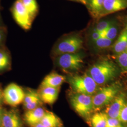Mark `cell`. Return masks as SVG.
I'll return each mask as SVG.
<instances>
[{
	"label": "cell",
	"instance_id": "obj_6",
	"mask_svg": "<svg viewBox=\"0 0 127 127\" xmlns=\"http://www.w3.org/2000/svg\"><path fill=\"white\" fill-rule=\"evenodd\" d=\"M83 43L82 39L78 35L65 37L55 44L52 54L55 57L60 55L77 53L82 49Z\"/></svg>",
	"mask_w": 127,
	"mask_h": 127
},
{
	"label": "cell",
	"instance_id": "obj_24",
	"mask_svg": "<svg viewBox=\"0 0 127 127\" xmlns=\"http://www.w3.org/2000/svg\"><path fill=\"white\" fill-rule=\"evenodd\" d=\"M113 41L106 38L101 37L94 43L97 48L100 49H104L110 47L112 44Z\"/></svg>",
	"mask_w": 127,
	"mask_h": 127
},
{
	"label": "cell",
	"instance_id": "obj_16",
	"mask_svg": "<svg viewBox=\"0 0 127 127\" xmlns=\"http://www.w3.org/2000/svg\"><path fill=\"white\" fill-rule=\"evenodd\" d=\"M11 68V58L9 50L5 46L0 47V74L6 73Z\"/></svg>",
	"mask_w": 127,
	"mask_h": 127
},
{
	"label": "cell",
	"instance_id": "obj_25",
	"mask_svg": "<svg viewBox=\"0 0 127 127\" xmlns=\"http://www.w3.org/2000/svg\"><path fill=\"white\" fill-rule=\"evenodd\" d=\"M112 25V23L109 21H103L97 24L95 28V30L100 33L104 32L106 29Z\"/></svg>",
	"mask_w": 127,
	"mask_h": 127
},
{
	"label": "cell",
	"instance_id": "obj_11",
	"mask_svg": "<svg viewBox=\"0 0 127 127\" xmlns=\"http://www.w3.org/2000/svg\"><path fill=\"white\" fill-rule=\"evenodd\" d=\"M127 8L126 0H105L99 17Z\"/></svg>",
	"mask_w": 127,
	"mask_h": 127
},
{
	"label": "cell",
	"instance_id": "obj_36",
	"mask_svg": "<svg viewBox=\"0 0 127 127\" xmlns=\"http://www.w3.org/2000/svg\"><path fill=\"white\" fill-rule=\"evenodd\" d=\"M121 127H127V125H122Z\"/></svg>",
	"mask_w": 127,
	"mask_h": 127
},
{
	"label": "cell",
	"instance_id": "obj_32",
	"mask_svg": "<svg viewBox=\"0 0 127 127\" xmlns=\"http://www.w3.org/2000/svg\"><path fill=\"white\" fill-rule=\"evenodd\" d=\"M47 127V126H46L45 125H43L42 124H41V123H38V124H37L36 125H35V126H33V127Z\"/></svg>",
	"mask_w": 127,
	"mask_h": 127
},
{
	"label": "cell",
	"instance_id": "obj_28",
	"mask_svg": "<svg viewBox=\"0 0 127 127\" xmlns=\"http://www.w3.org/2000/svg\"><path fill=\"white\" fill-rule=\"evenodd\" d=\"M7 35V28L5 26L0 27V47L4 46Z\"/></svg>",
	"mask_w": 127,
	"mask_h": 127
},
{
	"label": "cell",
	"instance_id": "obj_27",
	"mask_svg": "<svg viewBox=\"0 0 127 127\" xmlns=\"http://www.w3.org/2000/svg\"><path fill=\"white\" fill-rule=\"evenodd\" d=\"M118 119L122 124H127V102L121 111Z\"/></svg>",
	"mask_w": 127,
	"mask_h": 127
},
{
	"label": "cell",
	"instance_id": "obj_3",
	"mask_svg": "<svg viewBox=\"0 0 127 127\" xmlns=\"http://www.w3.org/2000/svg\"><path fill=\"white\" fill-rule=\"evenodd\" d=\"M122 88L121 84L119 82L99 87L97 92L92 95L94 111L107 106L121 92Z\"/></svg>",
	"mask_w": 127,
	"mask_h": 127
},
{
	"label": "cell",
	"instance_id": "obj_22",
	"mask_svg": "<svg viewBox=\"0 0 127 127\" xmlns=\"http://www.w3.org/2000/svg\"><path fill=\"white\" fill-rule=\"evenodd\" d=\"M116 61L123 72H127V50L117 55Z\"/></svg>",
	"mask_w": 127,
	"mask_h": 127
},
{
	"label": "cell",
	"instance_id": "obj_23",
	"mask_svg": "<svg viewBox=\"0 0 127 127\" xmlns=\"http://www.w3.org/2000/svg\"><path fill=\"white\" fill-rule=\"evenodd\" d=\"M117 32L118 30L117 28L112 25L104 32H101V37L113 41L117 36Z\"/></svg>",
	"mask_w": 127,
	"mask_h": 127
},
{
	"label": "cell",
	"instance_id": "obj_29",
	"mask_svg": "<svg viewBox=\"0 0 127 127\" xmlns=\"http://www.w3.org/2000/svg\"><path fill=\"white\" fill-rule=\"evenodd\" d=\"M101 37V33L99 32H97L95 29H94L93 32H92L91 36V39L92 41L95 42V41H97L98 39H99Z\"/></svg>",
	"mask_w": 127,
	"mask_h": 127
},
{
	"label": "cell",
	"instance_id": "obj_34",
	"mask_svg": "<svg viewBox=\"0 0 127 127\" xmlns=\"http://www.w3.org/2000/svg\"><path fill=\"white\" fill-rule=\"evenodd\" d=\"M3 108L2 106H0V114L2 113V112L3 111Z\"/></svg>",
	"mask_w": 127,
	"mask_h": 127
},
{
	"label": "cell",
	"instance_id": "obj_19",
	"mask_svg": "<svg viewBox=\"0 0 127 127\" xmlns=\"http://www.w3.org/2000/svg\"><path fill=\"white\" fill-rule=\"evenodd\" d=\"M107 116L104 112H96L90 117L91 127H105Z\"/></svg>",
	"mask_w": 127,
	"mask_h": 127
},
{
	"label": "cell",
	"instance_id": "obj_15",
	"mask_svg": "<svg viewBox=\"0 0 127 127\" xmlns=\"http://www.w3.org/2000/svg\"><path fill=\"white\" fill-rule=\"evenodd\" d=\"M66 81V77L55 72L50 73L46 76L41 82L40 87H51L60 88Z\"/></svg>",
	"mask_w": 127,
	"mask_h": 127
},
{
	"label": "cell",
	"instance_id": "obj_18",
	"mask_svg": "<svg viewBox=\"0 0 127 127\" xmlns=\"http://www.w3.org/2000/svg\"><path fill=\"white\" fill-rule=\"evenodd\" d=\"M41 123L47 127H63L60 119L52 112L46 111Z\"/></svg>",
	"mask_w": 127,
	"mask_h": 127
},
{
	"label": "cell",
	"instance_id": "obj_5",
	"mask_svg": "<svg viewBox=\"0 0 127 127\" xmlns=\"http://www.w3.org/2000/svg\"><path fill=\"white\" fill-rule=\"evenodd\" d=\"M56 64L65 73H73L80 70L84 63L82 53L64 54L55 57Z\"/></svg>",
	"mask_w": 127,
	"mask_h": 127
},
{
	"label": "cell",
	"instance_id": "obj_10",
	"mask_svg": "<svg viewBox=\"0 0 127 127\" xmlns=\"http://www.w3.org/2000/svg\"><path fill=\"white\" fill-rule=\"evenodd\" d=\"M1 118V127H23V123L17 110L3 109Z\"/></svg>",
	"mask_w": 127,
	"mask_h": 127
},
{
	"label": "cell",
	"instance_id": "obj_7",
	"mask_svg": "<svg viewBox=\"0 0 127 127\" xmlns=\"http://www.w3.org/2000/svg\"><path fill=\"white\" fill-rule=\"evenodd\" d=\"M25 95V91L15 83L8 85L3 90V103L11 107H16L22 103Z\"/></svg>",
	"mask_w": 127,
	"mask_h": 127
},
{
	"label": "cell",
	"instance_id": "obj_2",
	"mask_svg": "<svg viewBox=\"0 0 127 127\" xmlns=\"http://www.w3.org/2000/svg\"><path fill=\"white\" fill-rule=\"evenodd\" d=\"M66 81L73 92L87 95H94L100 87L87 73L82 75H69Z\"/></svg>",
	"mask_w": 127,
	"mask_h": 127
},
{
	"label": "cell",
	"instance_id": "obj_8",
	"mask_svg": "<svg viewBox=\"0 0 127 127\" xmlns=\"http://www.w3.org/2000/svg\"><path fill=\"white\" fill-rule=\"evenodd\" d=\"M11 12L16 21L25 30H29L32 20L20 0H16L11 8Z\"/></svg>",
	"mask_w": 127,
	"mask_h": 127
},
{
	"label": "cell",
	"instance_id": "obj_14",
	"mask_svg": "<svg viewBox=\"0 0 127 127\" xmlns=\"http://www.w3.org/2000/svg\"><path fill=\"white\" fill-rule=\"evenodd\" d=\"M60 88L40 87L38 91L41 101L46 104H53L57 100Z\"/></svg>",
	"mask_w": 127,
	"mask_h": 127
},
{
	"label": "cell",
	"instance_id": "obj_30",
	"mask_svg": "<svg viewBox=\"0 0 127 127\" xmlns=\"http://www.w3.org/2000/svg\"><path fill=\"white\" fill-rule=\"evenodd\" d=\"M3 89L1 86V85L0 84V106H2V104L3 103Z\"/></svg>",
	"mask_w": 127,
	"mask_h": 127
},
{
	"label": "cell",
	"instance_id": "obj_33",
	"mask_svg": "<svg viewBox=\"0 0 127 127\" xmlns=\"http://www.w3.org/2000/svg\"><path fill=\"white\" fill-rule=\"evenodd\" d=\"M3 26L2 25V19H1V14L0 12V27Z\"/></svg>",
	"mask_w": 127,
	"mask_h": 127
},
{
	"label": "cell",
	"instance_id": "obj_26",
	"mask_svg": "<svg viewBox=\"0 0 127 127\" xmlns=\"http://www.w3.org/2000/svg\"><path fill=\"white\" fill-rule=\"evenodd\" d=\"M122 125L118 119L109 118L107 117L105 127H121Z\"/></svg>",
	"mask_w": 127,
	"mask_h": 127
},
{
	"label": "cell",
	"instance_id": "obj_38",
	"mask_svg": "<svg viewBox=\"0 0 127 127\" xmlns=\"http://www.w3.org/2000/svg\"><path fill=\"white\" fill-rule=\"evenodd\" d=\"M126 29H127V28H126Z\"/></svg>",
	"mask_w": 127,
	"mask_h": 127
},
{
	"label": "cell",
	"instance_id": "obj_13",
	"mask_svg": "<svg viewBox=\"0 0 127 127\" xmlns=\"http://www.w3.org/2000/svg\"><path fill=\"white\" fill-rule=\"evenodd\" d=\"M46 110L41 106L35 109L26 111L24 115V120L28 125L32 127L41 123Z\"/></svg>",
	"mask_w": 127,
	"mask_h": 127
},
{
	"label": "cell",
	"instance_id": "obj_20",
	"mask_svg": "<svg viewBox=\"0 0 127 127\" xmlns=\"http://www.w3.org/2000/svg\"><path fill=\"white\" fill-rule=\"evenodd\" d=\"M105 0H89L87 4L89 10L94 17H99Z\"/></svg>",
	"mask_w": 127,
	"mask_h": 127
},
{
	"label": "cell",
	"instance_id": "obj_35",
	"mask_svg": "<svg viewBox=\"0 0 127 127\" xmlns=\"http://www.w3.org/2000/svg\"><path fill=\"white\" fill-rule=\"evenodd\" d=\"M1 114H0V127H1Z\"/></svg>",
	"mask_w": 127,
	"mask_h": 127
},
{
	"label": "cell",
	"instance_id": "obj_12",
	"mask_svg": "<svg viewBox=\"0 0 127 127\" xmlns=\"http://www.w3.org/2000/svg\"><path fill=\"white\" fill-rule=\"evenodd\" d=\"M42 103L38 91L28 89L25 92L23 103L24 107L27 111L40 106Z\"/></svg>",
	"mask_w": 127,
	"mask_h": 127
},
{
	"label": "cell",
	"instance_id": "obj_1",
	"mask_svg": "<svg viewBox=\"0 0 127 127\" xmlns=\"http://www.w3.org/2000/svg\"><path fill=\"white\" fill-rule=\"evenodd\" d=\"M119 73V68L114 62L104 59L93 64L87 73L100 86L113 81Z\"/></svg>",
	"mask_w": 127,
	"mask_h": 127
},
{
	"label": "cell",
	"instance_id": "obj_21",
	"mask_svg": "<svg viewBox=\"0 0 127 127\" xmlns=\"http://www.w3.org/2000/svg\"><path fill=\"white\" fill-rule=\"evenodd\" d=\"M33 20L38 12L36 0H20Z\"/></svg>",
	"mask_w": 127,
	"mask_h": 127
},
{
	"label": "cell",
	"instance_id": "obj_4",
	"mask_svg": "<svg viewBox=\"0 0 127 127\" xmlns=\"http://www.w3.org/2000/svg\"><path fill=\"white\" fill-rule=\"evenodd\" d=\"M69 100L73 109L82 118H90L94 112L92 96L73 92L70 95Z\"/></svg>",
	"mask_w": 127,
	"mask_h": 127
},
{
	"label": "cell",
	"instance_id": "obj_31",
	"mask_svg": "<svg viewBox=\"0 0 127 127\" xmlns=\"http://www.w3.org/2000/svg\"><path fill=\"white\" fill-rule=\"evenodd\" d=\"M75 0L78 1L79 2H81V3H82V4H87L89 0Z\"/></svg>",
	"mask_w": 127,
	"mask_h": 127
},
{
	"label": "cell",
	"instance_id": "obj_9",
	"mask_svg": "<svg viewBox=\"0 0 127 127\" xmlns=\"http://www.w3.org/2000/svg\"><path fill=\"white\" fill-rule=\"evenodd\" d=\"M127 102L126 95L123 92H120L106 106L104 113L109 118L118 119L121 111Z\"/></svg>",
	"mask_w": 127,
	"mask_h": 127
},
{
	"label": "cell",
	"instance_id": "obj_37",
	"mask_svg": "<svg viewBox=\"0 0 127 127\" xmlns=\"http://www.w3.org/2000/svg\"></svg>",
	"mask_w": 127,
	"mask_h": 127
},
{
	"label": "cell",
	"instance_id": "obj_17",
	"mask_svg": "<svg viewBox=\"0 0 127 127\" xmlns=\"http://www.w3.org/2000/svg\"><path fill=\"white\" fill-rule=\"evenodd\" d=\"M127 50V30L124 29L121 32L113 46L114 53L118 55Z\"/></svg>",
	"mask_w": 127,
	"mask_h": 127
}]
</instances>
